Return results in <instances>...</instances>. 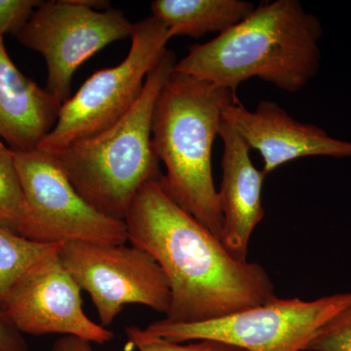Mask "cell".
<instances>
[{
    "label": "cell",
    "instance_id": "2",
    "mask_svg": "<svg viewBox=\"0 0 351 351\" xmlns=\"http://www.w3.org/2000/svg\"><path fill=\"white\" fill-rule=\"evenodd\" d=\"M322 36L320 20L299 0L263 1L232 29L189 46L173 71L234 93L254 77L295 93L319 71Z\"/></svg>",
    "mask_w": 351,
    "mask_h": 351
},
{
    "label": "cell",
    "instance_id": "18",
    "mask_svg": "<svg viewBox=\"0 0 351 351\" xmlns=\"http://www.w3.org/2000/svg\"><path fill=\"white\" fill-rule=\"evenodd\" d=\"M306 351H351V306L321 328Z\"/></svg>",
    "mask_w": 351,
    "mask_h": 351
},
{
    "label": "cell",
    "instance_id": "16",
    "mask_svg": "<svg viewBox=\"0 0 351 351\" xmlns=\"http://www.w3.org/2000/svg\"><path fill=\"white\" fill-rule=\"evenodd\" d=\"M24 209V191L15 156L0 140V228L18 233Z\"/></svg>",
    "mask_w": 351,
    "mask_h": 351
},
{
    "label": "cell",
    "instance_id": "1",
    "mask_svg": "<svg viewBox=\"0 0 351 351\" xmlns=\"http://www.w3.org/2000/svg\"><path fill=\"white\" fill-rule=\"evenodd\" d=\"M124 221L131 244L151 254L167 277L166 322L221 319L276 299L267 270L232 257L221 240L166 195L160 182L138 189Z\"/></svg>",
    "mask_w": 351,
    "mask_h": 351
},
{
    "label": "cell",
    "instance_id": "8",
    "mask_svg": "<svg viewBox=\"0 0 351 351\" xmlns=\"http://www.w3.org/2000/svg\"><path fill=\"white\" fill-rule=\"evenodd\" d=\"M59 258L91 297L103 327L110 326L128 304H144L165 315L169 311L167 277L142 248L71 241L62 245Z\"/></svg>",
    "mask_w": 351,
    "mask_h": 351
},
{
    "label": "cell",
    "instance_id": "21",
    "mask_svg": "<svg viewBox=\"0 0 351 351\" xmlns=\"http://www.w3.org/2000/svg\"><path fill=\"white\" fill-rule=\"evenodd\" d=\"M52 351H93L91 343L73 336H64L53 346Z\"/></svg>",
    "mask_w": 351,
    "mask_h": 351
},
{
    "label": "cell",
    "instance_id": "14",
    "mask_svg": "<svg viewBox=\"0 0 351 351\" xmlns=\"http://www.w3.org/2000/svg\"><path fill=\"white\" fill-rule=\"evenodd\" d=\"M255 8V3L244 0H154L151 4L152 17L167 27L171 38L223 34L248 17Z\"/></svg>",
    "mask_w": 351,
    "mask_h": 351
},
{
    "label": "cell",
    "instance_id": "15",
    "mask_svg": "<svg viewBox=\"0 0 351 351\" xmlns=\"http://www.w3.org/2000/svg\"><path fill=\"white\" fill-rule=\"evenodd\" d=\"M63 243H40L0 228V308L21 278L44 258L59 253Z\"/></svg>",
    "mask_w": 351,
    "mask_h": 351
},
{
    "label": "cell",
    "instance_id": "12",
    "mask_svg": "<svg viewBox=\"0 0 351 351\" xmlns=\"http://www.w3.org/2000/svg\"><path fill=\"white\" fill-rule=\"evenodd\" d=\"M219 136L223 143V178L218 191L223 216L221 241L232 257L247 261L252 233L265 217L262 188L267 175L255 167L250 147L225 119Z\"/></svg>",
    "mask_w": 351,
    "mask_h": 351
},
{
    "label": "cell",
    "instance_id": "19",
    "mask_svg": "<svg viewBox=\"0 0 351 351\" xmlns=\"http://www.w3.org/2000/svg\"><path fill=\"white\" fill-rule=\"evenodd\" d=\"M43 2L40 0H0V36L10 34L17 38Z\"/></svg>",
    "mask_w": 351,
    "mask_h": 351
},
{
    "label": "cell",
    "instance_id": "9",
    "mask_svg": "<svg viewBox=\"0 0 351 351\" xmlns=\"http://www.w3.org/2000/svg\"><path fill=\"white\" fill-rule=\"evenodd\" d=\"M133 23L123 11H99L76 0L43 1L17 38L43 55L47 64L46 89L66 103L76 69L114 41L130 38Z\"/></svg>",
    "mask_w": 351,
    "mask_h": 351
},
{
    "label": "cell",
    "instance_id": "13",
    "mask_svg": "<svg viewBox=\"0 0 351 351\" xmlns=\"http://www.w3.org/2000/svg\"><path fill=\"white\" fill-rule=\"evenodd\" d=\"M62 106L21 73L0 36V140L13 152L36 149L54 128Z\"/></svg>",
    "mask_w": 351,
    "mask_h": 351
},
{
    "label": "cell",
    "instance_id": "4",
    "mask_svg": "<svg viewBox=\"0 0 351 351\" xmlns=\"http://www.w3.org/2000/svg\"><path fill=\"white\" fill-rule=\"evenodd\" d=\"M176 63L175 53L166 50L123 117L53 156L78 195L106 216L124 221L138 189L162 177L152 145V117Z\"/></svg>",
    "mask_w": 351,
    "mask_h": 351
},
{
    "label": "cell",
    "instance_id": "7",
    "mask_svg": "<svg viewBox=\"0 0 351 351\" xmlns=\"http://www.w3.org/2000/svg\"><path fill=\"white\" fill-rule=\"evenodd\" d=\"M350 306L351 293L309 302L276 298L221 319L191 324L162 319L145 330L178 343L216 339L249 351H306L321 328Z\"/></svg>",
    "mask_w": 351,
    "mask_h": 351
},
{
    "label": "cell",
    "instance_id": "3",
    "mask_svg": "<svg viewBox=\"0 0 351 351\" xmlns=\"http://www.w3.org/2000/svg\"><path fill=\"white\" fill-rule=\"evenodd\" d=\"M230 90L172 71L154 107L152 140L166 167V195L221 240L223 216L212 171V149Z\"/></svg>",
    "mask_w": 351,
    "mask_h": 351
},
{
    "label": "cell",
    "instance_id": "10",
    "mask_svg": "<svg viewBox=\"0 0 351 351\" xmlns=\"http://www.w3.org/2000/svg\"><path fill=\"white\" fill-rule=\"evenodd\" d=\"M59 253L36 263L21 278L4 311L25 334H61L98 345L108 343L114 334L87 317L82 289L64 269Z\"/></svg>",
    "mask_w": 351,
    "mask_h": 351
},
{
    "label": "cell",
    "instance_id": "6",
    "mask_svg": "<svg viewBox=\"0 0 351 351\" xmlns=\"http://www.w3.org/2000/svg\"><path fill=\"white\" fill-rule=\"evenodd\" d=\"M14 156L24 191L18 234L40 243L128 241L125 221L106 216L83 199L54 156L38 149Z\"/></svg>",
    "mask_w": 351,
    "mask_h": 351
},
{
    "label": "cell",
    "instance_id": "5",
    "mask_svg": "<svg viewBox=\"0 0 351 351\" xmlns=\"http://www.w3.org/2000/svg\"><path fill=\"white\" fill-rule=\"evenodd\" d=\"M130 38L125 59L96 71L83 83L63 104L54 128L36 149L57 156L73 143L106 130L129 112L171 39L167 27L152 16L135 23Z\"/></svg>",
    "mask_w": 351,
    "mask_h": 351
},
{
    "label": "cell",
    "instance_id": "11",
    "mask_svg": "<svg viewBox=\"0 0 351 351\" xmlns=\"http://www.w3.org/2000/svg\"><path fill=\"white\" fill-rule=\"evenodd\" d=\"M223 117L250 149L260 152L267 176L302 157H351L350 141L332 137L320 127L293 119L276 101L263 100L255 110H248L237 99Z\"/></svg>",
    "mask_w": 351,
    "mask_h": 351
},
{
    "label": "cell",
    "instance_id": "20",
    "mask_svg": "<svg viewBox=\"0 0 351 351\" xmlns=\"http://www.w3.org/2000/svg\"><path fill=\"white\" fill-rule=\"evenodd\" d=\"M0 351H29L23 332L2 308H0Z\"/></svg>",
    "mask_w": 351,
    "mask_h": 351
},
{
    "label": "cell",
    "instance_id": "17",
    "mask_svg": "<svg viewBox=\"0 0 351 351\" xmlns=\"http://www.w3.org/2000/svg\"><path fill=\"white\" fill-rule=\"evenodd\" d=\"M129 343L138 351H249L216 339H200L189 345L173 343L138 327L127 328Z\"/></svg>",
    "mask_w": 351,
    "mask_h": 351
}]
</instances>
